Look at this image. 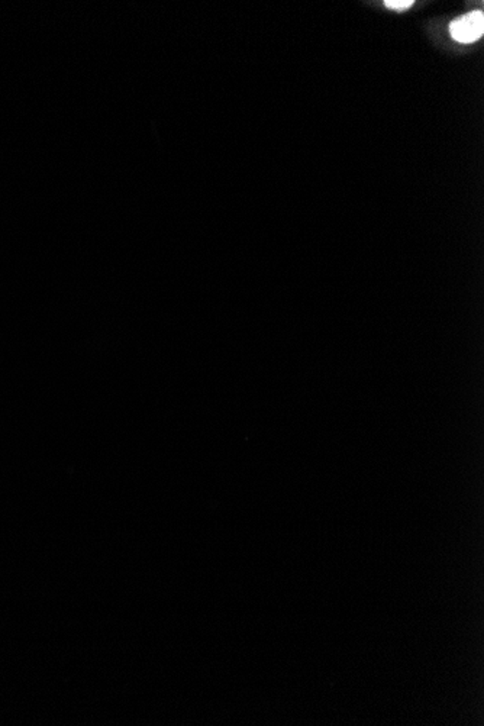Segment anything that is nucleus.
I'll list each match as a JSON object with an SVG mask.
<instances>
[{
    "instance_id": "f257e3e1",
    "label": "nucleus",
    "mask_w": 484,
    "mask_h": 726,
    "mask_svg": "<svg viewBox=\"0 0 484 726\" xmlns=\"http://www.w3.org/2000/svg\"><path fill=\"white\" fill-rule=\"evenodd\" d=\"M451 36L463 43H471L484 34V15L481 11H474L451 22Z\"/></svg>"
},
{
    "instance_id": "f03ea898",
    "label": "nucleus",
    "mask_w": 484,
    "mask_h": 726,
    "mask_svg": "<svg viewBox=\"0 0 484 726\" xmlns=\"http://www.w3.org/2000/svg\"><path fill=\"white\" fill-rule=\"evenodd\" d=\"M384 5H386V8H389L391 11L403 12V11L409 9L413 5V2L412 0H386Z\"/></svg>"
}]
</instances>
